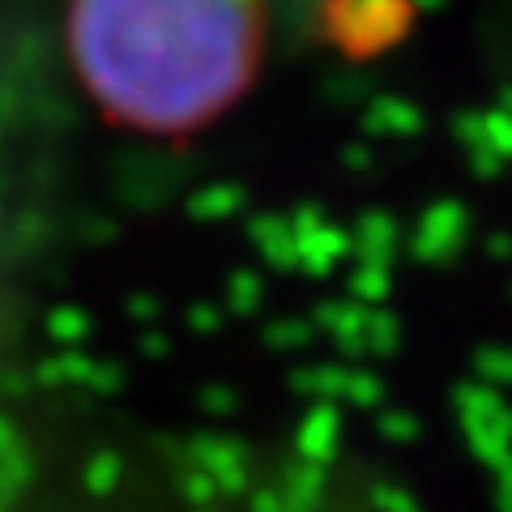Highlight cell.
I'll return each mask as SVG.
<instances>
[{
	"mask_svg": "<svg viewBox=\"0 0 512 512\" xmlns=\"http://www.w3.org/2000/svg\"><path fill=\"white\" fill-rule=\"evenodd\" d=\"M64 35L77 82L111 120L180 137L252 86L265 0H69Z\"/></svg>",
	"mask_w": 512,
	"mask_h": 512,
	"instance_id": "6da1fadb",
	"label": "cell"
}]
</instances>
